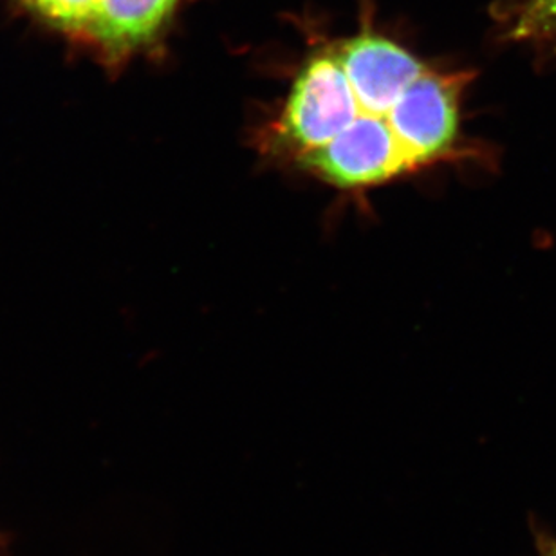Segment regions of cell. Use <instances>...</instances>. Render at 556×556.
<instances>
[{"label":"cell","instance_id":"cell-4","mask_svg":"<svg viewBox=\"0 0 556 556\" xmlns=\"http://www.w3.org/2000/svg\"><path fill=\"white\" fill-rule=\"evenodd\" d=\"M514 21L517 37H556V0H517Z\"/></svg>","mask_w":556,"mask_h":556},{"label":"cell","instance_id":"cell-1","mask_svg":"<svg viewBox=\"0 0 556 556\" xmlns=\"http://www.w3.org/2000/svg\"><path fill=\"white\" fill-rule=\"evenodd\" d=\"M365 16L354 37L311 54L268 130L278 155L337 181H387L450 157L470 80L430 70Z\"/></svg>","mask_w":556,"mask_h":556},{"label":"cell","instance_id":"cell-3","mask_svg":"<svg viewBox=\"0 0 556 556\" xmlns=\"http://www.w3.org/2000/svg\"><path fill=\"white\" fill-rule=\"evenodd\" d=\"M33 15L84 42L100 0H21Z\"/></svg>","mask_w":556,"mask_h":556},{"label":"cell","instance_id":"cell-2","mask_svg":"<svg viewBox=\"0 0 556 556\" xmlns=\"http://www.w3.org/2000/svg\"><path fill=\"white\" fill-rule=\"evenodd\" d=\"M179 0H100L84 42L119 65L160 37Z\"/></svg>","mask_w":556,"mask_h":556},{"label":"cell","instance_id":"cell-5","mask_svg":"<svg viewBox=\"0 0 556 556\" xmlns=\"http://www.w3.org/2000/svg\"><path fill=\"white\" fill-rule=\"evenodd\" d=\"M533 556H556V535L539 522L531 525Z\"/></svg>","mask_w":556,"mask_h":556}]
</instances>
